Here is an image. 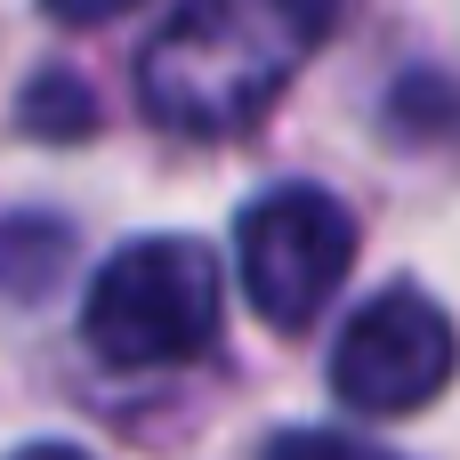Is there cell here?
<instances>
[{"label":"cell","instance_id":"6da1fadb","mask_svg":"<svg viewBox=\"0 0 460 460\" xmlns=\"http://www.w3.org/2000/svg\"><path fill=\"white\" fill-rule=\"evenodd\" d=\"M340 0H178L137 57V97L178 137L251 129L323 49Z\"/></svg>","mask_w":460,"mask_h":460},{"label":"cell","instance_id":"7a4b0ae2","mask_svg":"<svg viewBox=\"0 0 460 460\" xmlns=\"http://www.w3.org/2000/svg\"><path fill=\"white\" fill-rule=\"evenodd\" d=\"M81 340L113 372L194 364L218 340V259L186 234H146V243L113 251L89 283Z\"/></svg>","mask_w":460,"mask_h":460},{"label":"cell","instance_id":"3957f363","mask_svg":"<svg viewBox=\"0 0 460 460\" xmlns=\"http://www.w3.org/2000/svg\"><path fill=\"white\" fill-rule=\"evenodd\" d=\"M234 251H243V291L259 323L307 332L356 267V218L323 186H267L234 218Z\"/></svg>","mask_w":460,"mask_h":460},{"label":"cell","instance_id":"277c9868","mask_svg":"<svg viewBox=\"0 0 460 460\" xmlns=\"http://www.w3.org/2000/svg\"><path fill=\"white\" fill-rule=\"evenodd\" d=\"M453 372H460L453 315H445L429 291H412V283L364 299V307L340 323V348H332V388H340V404H356V412H372V420H396V412L437 404V396L453 388Z\"/></svg>","mask_w":460,"mask_h":460},{"label":"cell","instance_id":"5b68a950","mask_svg":"<svg viewBox=\"0 0 460 460\" xmlns=\"http://www.w3.org/2000/svg\"><path fill=\"white\" fill-rule=\"evenodd\" d=\"M24 121H32L40 137H81V129H89V97H81L73 81H40V89L24 97Z\"/></svg>","mask_w":460,"mask_h":460},{"label":"cell","instance_id":"8992f818","mask_svg":"<svg viewBox=\"0 0 460 460\" xmlns=\"http://www.w3.org/2000/svg\"><path fill=\"white\" fill-rule=\"evenodd\" d=\"M267 460H396V453L356 445V437H332V429H291V437L267 445Z\"/></svg>","mask_w":460,"mask_h":460},{"label":"cell","instance_id":"52a82bcc","mask_svg":"<svg viewBox=\"0 0 460 460\" xmlns=\"http://www.w3.org/2000/svg\"><path fill=\"white\" fill-rule=\"evenodd\" d=\"M57 24H105V16H129L137 0H40Z\"/></svg>","mask_w":460,"mask_h":460},{"label":"cell","instance_id":"ba28073f","mask_svg":"<svg viewBox=\"0 0 460 460\" xmlns=\"http://www.w3.org/2000/svg\"><path fill=\"white\" fill-rule=\"evenodd\" d=\"M8 460H89L81 445H24V453H8Z\"/></svg>","mask_w":460,"mask_h":460}]
</instances>
